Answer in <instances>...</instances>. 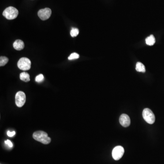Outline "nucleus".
I'll list each match as a JSON object with an SVG mask.
<instances>
[{"label": "nucleus", "instance_id": "423d86ee", "mask_svg": "<svg viewBox=\"0 0 164 164\" xmlns=\"http://www.w3.org/2000/svg\"><path fill=\"white\" fill-rule=\"evenodd\" d=\"M124 150L123 147L121 146H117L114 148L112 153L113 159L115 161H118L121 159L123 156Z\"/></svg>", "mask_w": 164, "mask_h": 164}, {"label": "nucleus", "instance_id": "0eeeda50", "mask_svg": "<svg viewBox=\"0 0 164 164\" xmlns=\"http://www.w3.org/2000/svg\"><path fill=\"white\" fill-rule=\"evenodd\" d=\"M51 14V11L50 9L45 8L39 10L38 12V15L41 20L45 21L49 18Z\"/></svg>", "mask_w": 164, "mask_h": 164}, {"label": "nucleus", "instance_id": "39448f33", "mask_svg": "<svg viewBox=\"0 0 164 164\" xmlns=\"http://www.w3.org/2000/svg\"><path fill=\"white\" fill-rule=\"evenodd\" d=\"M26 100V97L25 93L22 91H19L16 95L15 102L16 104L18 107H22L25 104Z\"/></svg>", "mask_w": 164, "mask_h": 164}, {"label": "nucleus", "instance_id": "f257e3e1", "mask_svg": "<svg viewBox=\"0 0 164 164\" xmlns=\"http://www.w3.org/2000/svg\"><path fill=\"white\" fill-rule=\"evenodd\" d=\"M33 138L36 141L43 144L47 145L51 141L50 138L48 136L47 133L43 131H38L33 133Z\"/></svg>", "mask_w": 164, "mask_h": 164}, {"label": "nucleus", "instance_id": "f03ea898", "mask_svg": "<svg viewBox=\"0 0 164 164\" xmlns=\"http://www.w3.org/2000/svg\"><path fill=\"white\" fill-rule=\"evenodd\" d=\"M18 11L16 8L9 7L7 8L3 12V16L7 19L13 20L17 17Z\"/></svg>", "mask_w": 164, "mask_h": 164}, {"label": "nucleus", "instance_id": "dca6fc26", "mask_svg": "<svg viewBox=\"0 0 164 164\" xmlns=\"http://www.w3.org/2000/svg\"><path fill=\"white\" fill-rule=\"evenodd\" d=\"M44 80V76L42 74H39L36 77L35 81L38 83H41Z\"/></svg>", "mask_w": 164, "mask_h": 164}, {"label": "nucleus", "instance_id": "f8f14e48", "mask_svg": "<svg viewBox=\"0 0 164 164\" xmlns=\"http://www.w3.org/2000/svg\"><path fill=\"white\" fill-rule=\"evenodd\" d=\"M136 70L139 72L145 73V65L141 62H138L136 63Z\"/></svg>", "mask_w": 164, "mask_h": 164}, {"label": "nucleus", "instance_id": "6e6552de", "mask_svg": "<svg viewBox=\"0 0 164 164\" xmlns=\"http://www.w3.org/2000/svg\"><path fill=\"white\" fill-rule=\"evenodd\" d=\"M119 122L121 126L124 127H127L130 124V119L127 115L122 114L119 118Z\"/></svg>", "mask_w": 164, "mask_h": 164}, {"label": "nucleus", "instance_id": "20e7f679", "mask_svg": "<svg viewBox=\"0 0 164 164\" xmlns=\"http://www.w3.org/2000/svg\"><path fill=\"white\" fill-rule=\"evenodd\" d=\"M17 66L20 69L23 71H27L31 67V62L27 58H20L17 62Z\"/></svg>", "mask_w": 164, "mask_h": 164}, {"label": "nucleus", "instance_id": "a211bd4d", "mask_svg": "<svg viewBox=\"0 0 164 164\" xmlns=\"http://www.w3.org/2000/svg\"><path fill=\"white\" fill-rule=\"evenodd\" d=\"M15 134H16V132L14 131H12V132L8 131V132H7V134L9 137H13V136L15 135Z\"/></svg>", "mask_w": 164, "mask_h": 164}, {"label": "nucleus", "instance_id": "ddd939ff", "mask_svg": "<svg viewBox=\"0 0 164 164\" xmlns=\"http://www.w3.org/2000/svg\"><path fill=\"white\" fill-rule=\"evenodd\" d=\"M8 58L7 57L1 56L0 58V66H4L8 62Z\"/></svg>", "mask_w": 164, "mask_h": 164}, {"label": "nucleus", "instance_id": "f3484780", "mask_svg": "<svg viewBox=\"0 0 164 164\" xmlns=\"http://www.w3.org/2000/svg\"><path fill=\"white\" fill-rule=\"evenodd\" d=\"M5 144H6V145H7L9 147H11V148L13 147V144H12V142H11L10 140L8 139L7 141H5Z\"/></svg>", "mask_w": 164, "mask_h": 164}, {"label": "nucleus", "instance_id": "4468645a", "mask_svg": "<svg viewBox=\"0 0 164 164\" xmlns=\"http://www.w3.org/2000/svg\"><path fill=\"white\" fill-rule=\"evenodd\" d=\"M79 34V30L76 28H73L70 31V35L72 37L77 36Z\"/></svg>", "mask_w": 164, "mask_h": 164}, {"label": "nucleus", "instance_id": "1a4fd4ad", "mask_svg": "<svg viewBox=\"0 0 164 164\" xmlns=\"http://www.w3.org/2000/svg\"><path fill=\"white\" fill-rule=\"evenodd\" d=\"M13 47L16 50H22L24 48V43L21 40H16L13 43Z\"/></svg>", "mask_w": 164, "mask_h": 164}, {"label": "nucleus", "instance_id": "9d476101", "mask_svg": "<svg viewBox=\"0 0 164 164\" xmlns=\"http://www.w3.org/2000/svg\"><path fill=\"white\" fill-rule=\"evenodd\" d=\"M20 78L21 80L25 82H28L30 81V75L28 73L26 72H23L20 74Z\"/></svg>", "mask_w": 164, "mask_h": 164}, {"label": "nucleus", "instance_id": "9b49d317", "mask_svg": "<svg viewBox=\"0 0 164 164\" xmlns=\"http://www.w3.org/2000/svg\"><path fill=\"white\" fill-rule=\"evenodd\" d=\"M146 43L149 46H152L156 43V39L153 35L147 37L145 39Z\"/></svg>", "mask_w": 164, "mask_h": 164}, {"label": "nucleus", "instance_id": "2eb2a0df", "mask_svg": "<svg viewBox=\"0 0 164 164\" xmlns=\"http://www.w3.org/2000/svg\"><path fill=\"white\" fill-rule=\"evenodd\" d=\"M80 58V55L78 54H77L76 53H73L71 54L69 58L68 59L69 60H74V59H78Z\"/></svg>", "mask_w": 164, "mask_h": 164}, {"label": "nucleus", "instance_id": "7ed1b4c3", "mask_svg": "<svg viewBox=\"0 0 164 164\" xmlns=\"http://www.w3.org/2000/svg\"><path fill=\"white\" fill-rule=\"evenodd\" d=\"M143 117L144 120L149 124H153L155 121V116L153 112L148 108H145L143 111Z\"/></svg>", "mask_w": 164, "mask_h": 164}]
</instances>
